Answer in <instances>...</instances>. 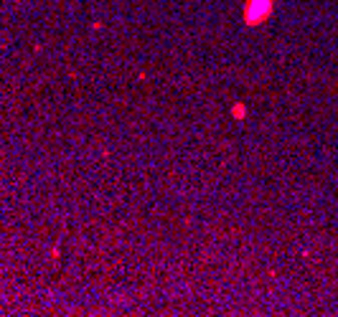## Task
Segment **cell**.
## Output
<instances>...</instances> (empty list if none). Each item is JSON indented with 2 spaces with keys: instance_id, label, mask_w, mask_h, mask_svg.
I'll return each instance as SVG.
<instances>
[{
  "instance_id": "cell-1",
  "label": "cell",
  "mask_w": 338,
  "mask_h": 317,
  "mask_svg": "<svg viewBox=\"0 0 338 317\" xmlns=\"http://www.w3.org/2000/svg\"><path fill=\"white\" fill-rule=\"evenodd\" d=\"M275 0H247L244 6V23L247 26H259L272 16Z\"/></svg>"
},
{
  "instance_id": "cell-2",
  "label": "cell",
  "mask_w": 338,
  "mask_h": 317,
  "mask_svg": "<svg viewBox=\"0 0 338 317\" xmlns=\"http://www.w3.org/2000/svg\"><path fill=\"white\" fill-rule=\"evenodd\" d=\"M232 114L237 117V120H242V117L247 114V109H244V104H234V109H232Z\"/></svg>"
}]
</instances>
